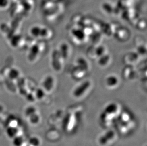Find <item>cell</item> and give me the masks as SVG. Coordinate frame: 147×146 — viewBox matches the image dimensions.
<instances>
[{
    "label": "cell",
    "instance_id": "6da1fadb",
    "mask_svg": "<svg viewBox=\"0 0 147 146\" xmlns=\"http://www.w3.org/2000/svg\"><path fill=\"white\" fill-rule=\"evenodd\" d=\"M51 66L56 72H61L64 67L65 60L58 49L53 50L51 54Z\"/></svg>",
    "mask_w": 147,
    "mask_h": 146
},
{
    "label": "cell",
    "instance_id": "7a4b0ae2",
    "mask_svg": "<svg viewBox=\"0 0 147 146\" xmlns=\"http://www.w3.org/2000/svg\"><path fill=\"white\" fill-rule=\"evenodd\" d=\"M92 83L90 80H86L82 82L73 91V95L75 98H80L86 94L92 86Z\"/></svg>",
    "mask_w": 147,
    "mask_h": 146
},
{
    "label": "cell",
    "instance_id": "3957f363",
    "mask_svg": "<svg viewBox=\"0 0 147 146\" xmlns=\"http://www.w3.org/2000/svg\"><path fill=\"white\" fill-rule=\"evenodd\" d=\"M71 35L74 40L78 43H83L86 40L87 36L81 28H74L71 31Z\"/></svg>",
    "mask_w": 147,
    "mask_h": 146
},
{
    "label": "cell",
    "instance_id": "277c9868",
    "mask_svg": "<svg viewBox=\"0 0 147 146\" xmlns=\"http://www.w3.org/2000/svg\"><path fill=\"white\" fill-rule=\"evenodd\" d=\"M55 84V78L51 75H48L46 76L43 79L42 88L46 92H50L54 89Z\"/></svg>",
    "mask_w": 147,
    "mask_h": 146
},
{
    "label": "cell",
    "instance_id": "5b68a950",
    "mask_svg": "<svg viewBox=\"0 0 147 146\" xmlns=\"http://www.w3.org/2000/svg\"><path fill=\"white\" fill-rule=\"evenodd\" d=\"M87 73L85 70L75 64L71 71V75L74 79L81 80L85 76Z\"/></svg>",
    "mask_w": 147,
    "mask_h": 146
},
{
    "label": "cell",
    "instance_id": "8992f818",
    "mask_svg": "<svg viewBox=\"0 0 147 146\" xmlns=\"http://www.w3.org/2000/svg\"><path fill=\"white\" fill-rule=\"evenodd\" d=\"M105 83L108 88H116L119 85V78L115 74H110L106 78Z\"/></svg>",
    "mask_w": 147,
    "mask_h": 146
},
{
    "label": "cell",
    "instance_id": "52a82bcc",
    "mask_svg": "<svg viewBox=\"0 0 147 146\" xmlns=\"http://www.w3.org/2000/svg\"><path fill=\"white\" fill-rule=\"evenodd\" d=\"M58 50L65 60L69 58L71 54V47L69 43L66 42L61 43Z\"/></svg>",
    "mask_w": 147,
    "mask_h": 146
},
{
    "label": "cell",
    "instance_id": "ba28073f",
    "mask_svg": "<svg viewBox=\"0 0 147 146\" xmlns=\"http://www.w3.org/2000/svg\"><path fill=\"white\" fill-rule=\"evenodd\" d=\"M136 70L131 65H127L122 71L123 77L126 79L134 78L136 76Z\"/></svg>",
    "mask_w": 147,
    "mask_h": 146
},
{
    "label": "cell",
    "instance_id": "9c48e42d",
    "mask_svg": "<svg viewBox=\"0 0 147 146\" xmlns=\"http://www.w3.org/2000/svg\"><path fill=\"white\" fill-rule=\"evenodd\" d=\"M40 52V47L39 44H34L30 49L28 58L30 61L34 60Z\"/></svg>",
    "mask_w": 147,
    "mask_h": 146
},
{
    "label": "cell",
    "instance_id": "30bf717a",
    "mask_svg": "<svg viewBox=\"0 0 147 146\" xmlns=\"http://www.w3.org/2000/svg\"><path fill=\"white\" fill-rule=\"evenodd\" d=\"M139 54L137 52H130L127 54L124 58V61L127 65L132 66L133 64L136 63L139 58Z\"/></svg>",
    "mask_w": 147,
    "mask_h": 146
},
{
    "label": "cell",
    "instance_id": "8fae6325",
    "mask_svg": "<svg viewBox=\"0 0 147 146\" xmlns=\"http://www.w3.org/2000/svg\"><path fill=\"white\" fill-rule=\"evenodd\" d=\"M115 136V133L113 131H107L105 134L101 136L99 139V142L101 145H105L109 141L113 139Z\"/></svg>",
    "mask_w": 147,
    "mask_h": 146
},
{
    "label": "cell",
    "instance_id": "7c38bea8",
    "mask_svg": "<svg viewBox=\"0 0 147 146\" xmlns=\"http://www.w3.org/2000/svg\"><path fill=\"white\" fill-rule=\"evenodd\" d=\"M98 63L100 66L102 67H105L108 66L111 62V57L110 54L108 53L98 58Z\"/></svg>",
    "mask_w": 147,
    "mask_h": 146
},
{
    "label": "cell",
    "instance_id": "4fadbf2b",
    "mask_svg": "<svg viewBox=\"0 0 147 146\" xmlns=\"http://www.w3.org/2000/svg\"><path fill=\"white\" fill-rule=\"evenodd\" d=\"M76 65L82 68L87 72H88L90 69V64L88 61L84 57H79L76 60Z\"/></svg>",
    "mask_w": 147,
    "mask_h": 146
},
{
    "label": "cell",
    "instance_id": "5bb4252c",
    "mask_svg": "<svg viewBox=\"0 0 147 146\" xmlns=\"http://www.w3.org/2000/svg\"><path fill=\"white\" fill-rule=\"evenodd\" d=\"M114 34L118 39L121 40H127L129 36V33L128 30L125 29L120 28L117 31H115Z\"/></svg>",
    "mask_w": 147,
    "mask_h": 146
},
{
    "label": "cell",
    "instance_id": "9a60e30c",
    "mask_svg": "<svg viewBox=\"0 0 147 146\" xmlns=\"http://www.w3.org/2000/svg\"><path fill=\"white\" fill-rule=\"evenodd\" d=\"M95 53L96 58H100L108 53L107 48L105 46L99 44L97 46L95 47Z\"/></svg>",
    "mask_w": 147,
    "mask_h": 146
},
{
    "label": "cell",
    "instance_id": "2e32d148",
    "mask_svg": "<svg viewBox=\"0 0 147 146\" xmlns=\"http://www.w3.org/2000/svg\"><path fill=\"white\" fill-rule=\"evenodd\" d=\"M20 72L17 68H11L9 71L8 76L10 79L12 80H17L19 78Z\"/></svg>",
    "mask_w": 147,
    "mask_h": 146
},
{
    "label": "cell",
    "instance_id": "e0dca14e",
    "mask_svg": "<svg viewBox=\"0 0 147 146\" xmlns=\"http://www.w3.org/2000/svg\"><path fill=\"white\" fill-rule=\"evenodd\" d=\"M52 35H53L52 32L48 28L45 27H41L40 38H43V39H48L51 37Z\"/></svg>",
    "mask_w": 147,
    "mask_h": 146
},
{
    "label": "cell",
    "instance_id": "ac0fdd59",
    "mask_svg": "<svg viewBox=\"0 0 147 146\" xmlns=\"http://www.w3.org/2000/svg\"><path fill=\"white\" fill-rule=\"evenodd\" d=\"M118 106L117 104L115 103H111L108 105L105 109L104 112L108 114H112L115 113L118 110Z\"/></svg>",
    "mask_w": 147,
    "mask_h": 146
},
{
    "label": "cell",
    "instance_id": "d6986e66",
    "mask_svg": "<svg viewBox=\"0 0 147 146\" xmlns=\"http://www.w3.org/2000/svg\"><path fill=\"white\" fill-rule=\"evenodd\" d=\"M22 38L20 35L15 34L10 39V44L13 47H18L21 42Z\"/></svg>",
    "mask_w": 147,
    "mask_h": 146
},
{
    "label": "cell",
    "instance_id": "ffe728a7",
    "mask_svg": "<svg viewBox=\"0 0 147 146\" xmlns=\"http://www.w3.org/2000/svg\"><path fill=\"white\" fill-rule=\"evenodd\" d=\"M46 91L42 87H39L36 89L34 95L35 98L38 100H42L45 97Z\"/></svg>",
    "mask_w": 147,
    "mask_h": 146
},
{
    "label": "cell",
    "instance_id": "44dd1931",
    "mask_svg": "<svg viewBox=\"0 0 147 146\" xmlns=\"http://www.w3.org/2000/svg\"><path fill=\"white\" fill-rule=\"evenodd\" d=\"M42 27L35 25L32 27L30 29V33L31 35L34 38H40V30H41Z\"/></svg>",
    "mask_w": 147,
    "mask_h": 146
},
{
    "label": "cell",
    "instance_id": "7402d4cb",
    "mask_svg": "<svg viewBox=\"0 0 147 146\" xmlns=\"http://www.w3.org/2000/svg\"><path fill=\"white\" fill-rule=\"evenodd\" d=\"M95 47L92 46V47L89 48V49L88 50L87 52L88 56L92 59L97 58L95 53Z\"/></svg>",
    "mask_w": 147,
    "mask_h": 146
},
{
    "label": "cell",
    "instance_id": "603a6c76",
    "mask_svg": "<svg viewBox=\"0 0 147 146\" xmlns=\"http://www.w3.org/2000/svg\"><path fill=\"white\" fill-rule=\"evenodd\" d=\"M18 131V130L15 127H10L7 130V134L11 138H14L16 136V133Z\"/></svg>",
    "mask_w": 147,
    "mask_h": 146
},
{
    "label": "cell",
    "instance_id": "cb8c5ba5",
    "mask_svg": "<svg viewBox=\"0 0 147 146\" xmlns=\"http://www.w3.org/2000/svg\"><path fill=\"white\" fill-rule=\"evenodd\" d=\"M30 144H32L31 145H32L33 146H38L40 144V141L38 138H35V137L31 138L30 140Z\"/></svg>",
    "mask_w": 147,
    "mask_h": 146
},
{
    "label": "cell",
    "instance_id": "d4e9b609",
    "mask_svg": "<svg viewBox=\"0 0 147 146\" xmlns=\"http://www.w3.org/2000/svg\"><path fill=\"white\" fill-rule=\"evenodd\" d=\"M25 97L26 98V99L29 102H34L36 99L34 94H33L31 92H29V93L27 92L25 95Z\"/></svg>",
    "mask_w": 147,
    "mask_h": 146
},
{
    "label": "cell",
    "instance_id": "484cf974",
    "mask_svg": "<svg viewBox=\"0 0 147 146\" xmlns=\"http://www.w3.org/2000/svg\"><path fill=\"white\" fill-rule=\"evenodd\" d=\"M9 0H0V8L4 9L8 5Z\"/></svg>",
    "mask_w": 147,
    "mask_h": 146
},
{
    "label": "cell",
    "instance_id": "4316f807",
    "mask_svg": "<svg viewBox=\"0 0 147 146\" xmlns=\"http://www.w3.org/2000/svg\"><path fill=\"white\" fill-rule=\"evenodd\" d=\"M16 138L18 140V141L13 139V140H14V141H13V144L16 146H21L23 143V139H22V138L20 139L19 137H16Z\"/></svg>",
    "mask_w": 147,
    "mask_h": 146
}]
</instances>
